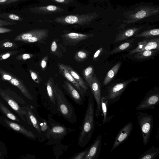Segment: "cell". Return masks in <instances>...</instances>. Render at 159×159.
I'll use <instances>...</instances> for the list:
<instances>
[{
	"label": "cell",
	"mask_w": 159,
	"mask_h": 159,
	"mask_svg": "<svg viewBox=\"0 0 159 159\" xmlns=\"http://www.w3.org/2000/svg\"><path fill=\"white\" fill-rule=\"evenodd\" d=\"M30 72L31 75V76L33 80L36 83L39 84L40 82V78H39L38 74L33 70H30Z\"/></svg>",
	"instance_id": "8d00e7d4"
},
{
	"label": "cell",
	"mask_w": 159,
	"mask_h": 159,
	"mask_svg": "<svg viewBox=\"0 0 159 159\" xmlns=\"http://www.w3.org/2000/svg\"></svg>",
	"instance_id": "f907efd6"
},
{
	"label": "cell",
	"mask_w": 159,
	"mask_h": 159,
	"mask_svg": "<svg viewBox=\"0 0 159 159\" xmlns=\"http://www.w3.org/2000/svg\"><path fill=\"white\" fill-rule=\"evenodd\" d=\"M159 154V147L152 146L149 149L142 154L138 159H154Z\"/></svg>",
	"instance_id": "d4e9b609"
},
{
	"label": "cell",
	"mask_w": 159,
	"mask_h": 159,
	"mask_svg": "<svg viewBox=\"0 0 159 159\" xmlns=\"http://www.w3.org/2000/svg\"><path fill=\"white\" fill-rule=\"evenodd\" d=\"M103 50V48H99L98 49L96 52L94 54L93 57V59L94 60L97 59L98 57L99 56L101 52Z\"/></svg>",
	"instance_id": "7bdbcfd3"
},
{
	"label": "cell",
	"mask_w": 159,
	"mask_h": 159,
	"mask_svg": "<svg viewBox=\"0 0 159 159\" xmlns=\"http://www.w3.org/2000/svg\"><path fill=\"white\" fill-rule=\"evenodd\" d=\"M48 33H47L37 35L25 41L24 42L26 43H41L45 40L47 37Z\"/></svg>",
	"instance_id": "e575fe53"
},
{
	"label": "cell",
	"mask_w": 159,
	"mask_h": 159,
	"mask_svg": "<svg viewBox=\"0 0 159 159\" xmlns=\"http://www.w3.org/2000/svg\"><path fill=\"white\" fill-rule=\"evenodd\" d=\"M133 128V123L130 122L125 125L118 133L111 150L112 152L129 137Z\"/></svg>",
	"instance_id": "2e32d148"
},
{
	"label": "cell",
	"mask_w": 159,
	"mask_h": 159,
	"mask_svg": "<svg viewBox=\"0 0 159 159\" xmlns=\"http://www.w3.org/2000/svg\"><path fill=\"white\" fill-rule=\"evenodd\" d=\"M157 49L159 50V38H153L148 39H143L138 43V46L131 50L129 54H132L142 51Z\"/></svg>",
	"instance_id": "9a60e30c"
},
{
	"label": "cell",
	"mask_w": 159,
	"mask_h": 159,
	"mask_svg": "<svg viewBox=\"0 0 159 159\" xmlns=\"http://www.w3.org/2000/svg\"><path fill=\"white\" fill-rule=\"evenodd\" d=\"M57 114L62 116L72 124L77 121V117L74 106L69 102L57 84H55Z\"/></svg>",
	"instance_id": "277c9868"
},
{
	"label": "cell",
	"mask_w": 159,
	"mask_h": 159,
	"mask_svg": "<svg viewBox=\"0 0 159 159\" xmlns=\"http://www.w3.org/2000/svg\"><path fill=\"white\" fill-rule=\"evenodd\" d=\"M52 1L58 3L62 4H68L73 1V0H51Z\"/></svg>",
	"instance_id": "60d3db41"
},
{
	"label": "cell",
	"mask_w": 159,
	"mask_h": 159,
	"mask_svg": "<svg viewBox=\"0 0 159 159\" xmlns=\"http://www.w3.org/2000/svg\"><path fill=\"white\" fill-rule=\"evenodd\" d=\"M0 111L3 115L10 119L17 122L20 121L19 119L0 102Z\"/></svg>",
	"instance_id": "1f68e13d"
},
{
	"label": "cell",
	"mask_w": 159,
	"mask_h": 159,
	"mask_svg": "<svg viewBox=\"0 0 159 159\" xmlns=\"http://www.w3.org/2000/svg\"><path fill=\"white\" fill-rule=\"evenodd\" d=\"M0 123L7 128L20 133L28 138L36 140L37 137L34 133L16 122L10 121L4 117L0 116Z\"/></svg>",
	"instance_id": "8fae6325"
},
{
	"label": "cell",
	"mask_w": 159,
	"mask_h": 159,
	"mask_svg": "<svg viewBox=\"0 0 159 159\" xmlns=\"http://www.w3.org/2000/svg\"><path fill=\"white\" fill-rule=\"evenodd\" d=\"M66 93L77 104L83 105L86 100L85 98L83 97L75 88L70 83L64 81L63 85Z\"/></svg>",
	"instance_id": "e0dca14e"
},
{
	"label": "cell",
	"mask_w": 159,
	"mask_h": 159,
	"mask_svg": "<svg viewBox=\"0 0 159 159\" xmlns=\"http://www.w3.org/2000/svg\"><path fill=\"white\" fill-rule=\"evenodd\" d=\"M33 56V55L32 54L25 53L22 55L21 57L23 60H26L30 59Z\"/></svg>",
	"instance_id": "ee69618b"
},
{
	"label": "cell",
	"mask_w": 159,
	"mask_h": 159,
	"mask_svg": "<svg viewBox=\"0 0 159 159\" xmlns=\"http://www.w3.org/2000/svg\"><path fill=\"white\" fill-rule=\"evenodd\" d=\"M89 52L87 51L82 49L76 52L75 55L74 59L78 62H82L87 59Z\"/></svg>",
	"instance_id": "d6a6232c"
},
{
	"label": "cell",
	"mask_w": 159,
	"mask_h": 159,
	"mask_svg": "<svg viewBox=\"0 0 159 159\" xmlns=\"http://www.w3.org/2000/svg\"><path fill=\"white\" fill-rule=\"evenodd\" d=\"M89 147L84 150L78 152L69 158L70 159H84L87 155Z\"/></svg>",
	"instance_id": "d590c367"
},
{
	"label": "cell",
	"mask_w": 159,
	"mask_h": 159,
	"mask_svg": "<svg viewBox=\"0 0 159 159\" xmlns=\"http://www.w3.org/2000/svg\"><path fill=\"white\" fill-rule=\"evenodd\" d=\"M48 30L46 29H33L18 35L14 39V40L24 42L25 41L32 37L48 33Z\"/></svg>",
	"instance_id": "7402d4cb"
},
{
	"label": "cell",
	"mask_w": 159,
	"mask_h": 159,
	"mask_svg": "<svg viewBox=\"0 0 159 159\" xmlns=\"http://www.w3.org/2000/svg\"><path fill=\"white\" fill-rule=\"evenodd\" d=\"M16 23L13 21L2 20L0 19V27L5 26L16 25Z\"/></svg>",
	"instance_id": "f35d334b"
},
{
	"label": "cell",
	"mask_w": 159,
	"mask_h": 159,
	"mask_svg": "<svg viewBox=\"0 0 159 159\" xmlns=\"http://www.w3.org/2000/svg\"><path fill=\"white\" fill-rule=\"evenodd\" d=\"M150 26L149 24L147 23L124 29L119 31V33L117 35L114 41L120 42L131 37L135 36L140 33L139 32L143 29L145 28H149Z\"/></svg>",
	"instance_id": "5bb4252c"
},
{
	"label": "cell",
	"mask_w": 159,
	"mask_h": 159,
	"mask_svg": "<svg viewBox=\"0 0 159 159\" xmlns=\"http://www.w3.org/2000/svg\"><path fill=\"white\" fill-rule=\"evenodd\" d=\"M66 66L69 71L75 80L84 90L87 95L88 88L83 79L79 74L76 71L74 70L70 66L68 65H66Z\"/></svg>",
	"instance_id": "cb8c5ba5"
},
{
	"label": "cell",
	"mask_w": 159,
	"mask_h": 159,
	"mask_svg": "<svg viewBox=\"0 0 159 159\" xmlns=\"http://www.w3.org/2000/svg\"><path fill=\"white\" fill-rule=\"evenodd\" d=\"M46 93L41 95V102L44 107L52 115L57 114L55 84L53 79L50 77L45 83Z\"/></svg>",
	"instance_id": "52a82bcc"
},
{
	"label": "cell",
	"mask_w": 159,
	"mask_h": 159,
	"mask_svg": "<svg viewBox=\"0 0 159 159\" xmlns=\"http://www.w3.org/2000/svg\"><path fill=\"white\" fill-rule=\"evenodd\" d=\"M89 87L96 102L94 115L98 118L102 112L101 102L102 96L100 81L94 74Z\"/></svg>",
	"instance_id": "7c38bea8"
},
{
	"label": "cell",
	"mask_w": 159,
	"mask_h": 159,
	"mask_svg": "<svg viewBox=\"0 0 159 159\" xmlns=\"http://www.w3.org/2000/svg\"><path fill=\"white\" fill-rule=\"evenodd\" d=\"M158 49H154L142 51L136 53L134 57L138 59H144L149 58L154 55L158 51Z\"/></svg>",
	"instance_id": "4dcf8cb0"
},
{
	"label": "cell",
	"mask_w": 159,
	"mask_h": 159,
	"mask_svg": "<svg viewBox=\"0 0 159 159\" xmlns=\"http://www.w3.org/2000/svg\"><path fill=\"white\" fill-rule=\"evenodd\" d=\"M65 48L60 43L58 39H53L51 43L50 47L51 54L58 57L63 56L62 52L65 51Z\"/></svg>",
	"instance_id": "603a6c76"
},
{
	"label": "cell",
	"mask_w": 159,
	"mask_h": 159,
	"mask_svg": "<svg viewBox=\"0 0 159 159\" xmlns=\"http://www.w3.org/2000/svg\"><path fill=\"white\" fill-rule=\"evenodd\" d=\"M120 64V62L117 63L109 71L104 79L103 85L105 86L108 84L113 79L118 71Z\"/></svg>",
	"instance_id": "484cf974"
},
{
	"label": "cell",
	"mask_w": 159,
	"mask_h": 159,
	"mask_svg": "<svg viewBox=\"0 0 159 159\" xmlns=\"http://www.w3.org/2000/svg\"><path fill=\"white\" fill-rule=\"evenodd\" d=\"M2 152L1 151V149L0 148V159L1 158V157H2Z\"/></svg>",
	"instance_id": "681fc988"
},
{
	"label": "cell",
	"mask_w": 159,
	"mask_h": 159,
	"mask_svg": "<svg viewBox=\"0 0 159 159\" xmlns=\"http://www.w3.org/2000/svg\"><path fill=\"white\" fill-rule=\"evenodd\" d=\"M159 103V93L158 92H151L147 94L136 109L139 111L154 109Z\"/></svg>",
	"instance_id": "4fadbf2b"
},
{
	"label": "cell",
	"mask_w": 159,
	"mask_h": 159,
	"mask_svg": "<svg viewBox=\"0 0 159 159\" xmlns=\"http://www.w3.org/2000/svg\"><path fill=\"white\" fill-rule=\"evenodd\" d=\"M13 45V43L10 42H6L3 44V46L6 48H11Z\"/></svg>",
	"instance_id": "c3c4849f"
},
{
	"label": "cell",
	"mask_w": 159,
	"mask_h": 159,
	"mask_svg": "<svg viewBox=\"0 0 159 159\" xmlns=\"http://www.w3.org/2000/svg\"><path fill=\"white\" fill-rule=\"evenodd\" d=\"M140 78L133 77L122 82L116 84L108 88L106 93L102 95L107 100L108 106L117 102L127 86L131 82L137 81Z\"/></svg>",
	"instance_id": "ba28073f"
},
{
	"label": "cell",
	"mask_w": 159,
	"mask_h": 159,
	"mask_svg": "<svg viewBox=\"0 0 159 159\" xmlns=\"http://www.w3.org/2000/svg\"><path fill=\"white\" fill-rule=\"evenodd\" d=\"M134 40V39H133L123 43L112 50L110 52L111 54H114L127 50L132 46Z\"/></svg>",
	"instance_id": "f1b7e54d"
},
{
	"label": "cell",
	"mask_w": 159,
	"mask_h": 159,
	"mask_svg": "<svg viewBox=\"0 0 159 159\" xmlns=\"http://www.w3.org/2000/svg\"><path fill=\"white\" fill-rule=\"evenodd\" d=\"M20 0H0V4H7Z\"/></svg>",
	"instance_id": "b9f144b4"
},
{
	"label": "cell",
	"mask_w": 159,
	"mask_h": 159,
	"mask_svg": "<svg viewBox=\"0 0 159 159\" xmlns=\"http://www.w3.org/2000/svg\"><path fill=\"white\" fill-rule=\"evenodd\" d=\"M59 73L70 82L78 91L81 95L85 98L87 95L84 90L75 80L69 71L66 65L63 63H58Z\"/></svg>",
	"instance_id": "d6986e66"
},
{
	"label": "cell",
	"mask_w": 159,
	"mask_h": 159,
	"mask_svg": "<svg viewBox=\"0 0 159 159\" xmlns=\"http://www.w3.org/2000/svg\"><path fill=\"white\" fill-rule=\"evenodd\" d=\"M52 115H48V121L50 131L49 138L46 145H55L61 144V141L69 133L74 132L75 129L66 127L64 124L56 121L52 117Z\"/></svg>",
	"instance_id": "5b68a950"
},
{
	"label": "cell",
	"mask_w": 159,
	"mask_h": 159,
	"mask_svg": "<svg viewBox=\"0 0 159 159\" xmlns=\"http://www.w3.org/2000/svg\"><path fill=\"white\" fill-rule=\"evenodd\" d=\"M12 30V29L0 27V34L9 32Z\"/></svg>",
	"instance_id": "f6af8a7d"
},
{
	"label": "cell",
	"mask_w": 159,
	"mask_h": 159,
	"mask_svg": "<svg viewBox=\"0 0 159 159\" xmlns=\"http://www.w3.org/2000/svg\"><path fill=\"white\" fill-rule=\"evenodd\" d=\"M102 18V14L94 12L86 14L70 15L60 16L54 19L55 22L62 25H88L93 21Z\"/></svg>",
	"instance_id": "8992f818"
},
{
	"label": "cell",
	"mask_w": 159,
	"mask_h": 159,
	"mask_svg": "<svg viewBox=\"0 0 159 159\" xmlns=\"http://www.w3.org/2000/svg\"><path fill=\"white\" fill-rule=\"evenodd\" d=\"M12 53H10V52H7V53L5 54H3L2 55L1 57L0 58V59H1V60H4L7 59L11 55Z\"/></svg>",
	"instance_id": "7dc6e473"
},
{
	"label": "cell",
	"mask_w": 159,
	"mask_h": 159,
	"mask_svg": "<svg viewBox=\"0 0 159 159\" xmlns=\"http://www.w3.org/2000/svg\"><path fill=\"white\" fill-rule=\"evenodd\" d=\"M95 104L93 96L90 95L84 117L80 127L78 144L80 147L85 146L91 139L94 130Z\"/></svg>",
	"instance_id": "3957f363"
},
{
	"label": "cell",
	"mask_w": 159,
	"mask_h": 159,
	"mask_svg": "<svg viewBox=\"0 0 159 159\" xmlns=\"http://www.w3.org/2000/svg\"><path fill=\"white\" fill-rule=\"evenodd\" d=\"M30 10L35 14H44L60 12L64 11L60 7L53 5L36 7L30 9Z\"/></svg>",
	"instance_id": "44dd1931"
},
{
	"label": "cell",
	"mask_w": 159,
	"mask_h": 159,
	"mask_svg": "<svg viewBox=\"0 0 159 159\" xmlns=\"http://www.w3.org/2000/svg\"><path fill=\"white\" fill-rule=\"evenodd\" d=\"M137 118L141 130L143 143L146 145L150 139L153 125V118L151 115L138 112Z\"/></svg>",
	"instance_id": "9c48e42d"
},
{
	"label": "cell",
	"mask_w": 159,
	"mask_h": 159,
	"mask_svg": "<svg viewBox=\"0 0 159 159\" xmlns=\"http://www.w3.org/2000/svg\"><path fill=\"white\" fill-rule=\"evenodd\" d=\"M25 116L28 124L33 128V132L40 142L48 140L50 136V127L48 120L42 117L38 114L37 108L26 105L23 106Z\"/></svg>",
	"instance_id": "7a4b0ae2"
},
{
	"label": "cell",
	"mask_w": 159,
	"mask_h": 159,
	"mask_svg": "<svg viewBox=\"0 0 159 159\" xmlns=\"http://www.w3.org/2000/svg\"><path fill=\"white\" fill-rule=\"evenodd\" d=\"M0 95L7 102L9 106L18 114L24 121H26L24 116L26 112L24 108L20 105H27L25 102L20 97L17 98L11 97L5 91L0 89Z\"/></svg>",
	"instance_id": "30bf717a"
},
{
	"label": "cell",
	"mask_w": 159,
	"mask_h": 159,
	"mask_svg": "<svg viewBox=\"0 0 159 159\" xmlns=\"http://www.w3.org/2000/svg\"><path fill=\"white\" fill-rule=\"evenodd\" d=\"M94 73V68L92 66H88L82 71V74L89 87L91 82Z\"/></svg>",
	"instance_id": "f546056e"
},
{
	"label": "cell",
	"mask_w": 159,
	"mask_h": 159,
	"mask_svg": "<svg viewBox=\"0 0 159 159\" xmlns=\"http://www.w3.org/2000/svg\"><path fill=\"white\" fill-rule=\"evenodd\" d=\"M68 146L61 143L53 145L52 149L56 158L58 159L67 149Z\"/></svg>",
	"instance_id": "836d02e7"
},
{
	"label": "cell",
	"mask_w": 159,
	"mask_h": 159,
	"mask_svg": "<svg viewBox=\"0 0 159 159\" xmlns=\"http://www.w3.org/2000/svg\"><path fill=\"white\" fill-rule=\"evenodd\" d=\"M95 1L99 4H107L108 5L110 2V0H94Z\"/></svg>",
	"instance_id": "bcb514c9"
},
{
	"label": "cell",
	"mask_w": 159,
	"mask_h": 159,
	"mask_svg": "<svg viewBox=\"0 0 159 159\" xmlns=\"http://www.w3.org/2000/svg\"><path fill=\"white\" fill-rule=\"evenodd\" d=\"M159 29L158 28L148 29L139 33L134 36L135 37H144L149 38L158 36Z\"/></svg>",
	"instance_id": "4316f807"
},
{
	"label": "cell",
	"mask_w": 159,
	"mask_h": 159,
	"mask_svg": "<svg viewBox=\"0 0 159 159\" xmlns=\"http://www.w3.org/2000/svg\"><path fill=\"white\" fill-rule=\"evenodd\" d=\"M48 57V55L45 56L41 60L40 62V66L42 70H44L46 68Z\"/></svg>",
	"instance_id": "74e56055"
},
{
	"label": "cell",
	"mask_w": 159,
	"mask_h": 159,
	"mask_svg": "<svg viewBox=\"0 0 159 159\" xmlns=\"http://www.w3.org/2000/svg\"><path fill=\"white\" fill-rule=\"evenodd\" d=\"M122 22L127 24L154 23L159 20V6L152 2H140L132 6L123 13Z\"/></svg>",
	"instance_id": "6da1fadb"
},
{
	"label": "cell",
	"mask_w": 159,
	"mask_h": 159,
	"mask_svg": "<svg viewBox=\"0 0 159 159\" xmlns=\"http://www.w3.org/2000/svg\"><path fill=\"white\" fill-rule=\"evenodd\" d=\"M8 18L13 20L21 21L20 17L14 14H9L8 15Z\"/></svg>",
	"instance_id": "ab89813d"
},
{
	"label": "cell",
	"mask_w": 159,
	"mask_h": 159,
	"mask_svg": "<svg viewBox=\"0 0 159 159\" xmlns=\"http://www.w3.org/2000/svg\"><path fill=\"white\" fill-rule=\"evenodd\" d=\"M101 105L102 112L103 117L102 122L103 125H104L110 120V117L108 116V102L107 100L105 97L102 96Z\"/></svg>",
	"instance_id": "83f0119b"
},
{
	"label": "cell",
	"mask_w": 159,
	"mask_h": 159,
	"mask_svg": "<svg viewBox=\"0 0 159 159\" xmlns=\"http://www.w3.org/2000/svg\"><path fill=\"white\" fill-rule=\"evenodd\" d=\"M102 136L98 135L89 147L88 153L84 159H98L101 150Z\"/></svg>",
	"instance_id": "ffe728a7"
},
{
	"label": "cell",
	"mask_w": 159,
	"mask_h": 159,
	"mask_svg": "<svg viewBox=\"0 0 159 159\" xmlns=\"http://www.w3.org/2000/svg\"><path fill=\"white\" fill-rule=\"evenodd\" d=\"M61 36L66 43L73 45L93 36V35L91 34L70 32L63 34Z\"/></svg>",
	"instance_id": "ac0fdd59"
}]
</instances>
